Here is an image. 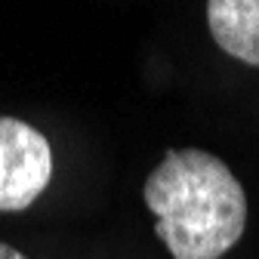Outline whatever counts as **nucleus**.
<instances>
[{
	"label": "nucleus",
	"mask_w": 259,
	"mask_h": 259,
	"mask_svg": "<svg viewBox=\"0 0 259 259\" xmlns=\"http://www.w3.org/2000/svg\"><path fill=\"white\" fill-rule=\"evenodd\" d=\"M142 194L173 259H222L244 235V188L210 151H167L148 173Z\"/></svg>",
	"instance_id": "1"
},
{
	"label": "nucleus",
	"mask_w": 259,
	"mask_h": 259,
	"mask_svg": "<svg viewBox=\"0 0 259 259\" xmlns=\"http://www.w3.org/2000/svg\"><path fill=\"white\" fill-rule=\"evenodd\" d=\"M53 179V151L44 133L19 117H0V213L25 210Z\"/></svg>",
	"instance_id": "2"
},
{
	"label": "nucleus",
	"mask_w": 259,
	"mask_h": 259,
	"mask_svg": "<svg viewBox=\"0 0 259 259\" xmlns=\"http://www.w3.org/2000/svg\"><path fill=\"white\" fill-rule=\"evenodd\" d=\"M207 25L229 56L259 65V0H210Z\"/></svg>",
	"instance_id": "3"
},
{
	"label": "nucleus",
	"mask_w": 259,
	"mask_h": 259,
	"mask_svg": "<svg viewBox=\"0 0 259 259\" xmlns=\"http://www.w3.org/2000/svg\"><path fill=\"white\" fill-rule=\"evenodd\" d=\"M0 259H28V256H25V253H19L16 247H10V244L0 241Z\"/></svg>",
	"instance_id": "4"
}]
</instances>
